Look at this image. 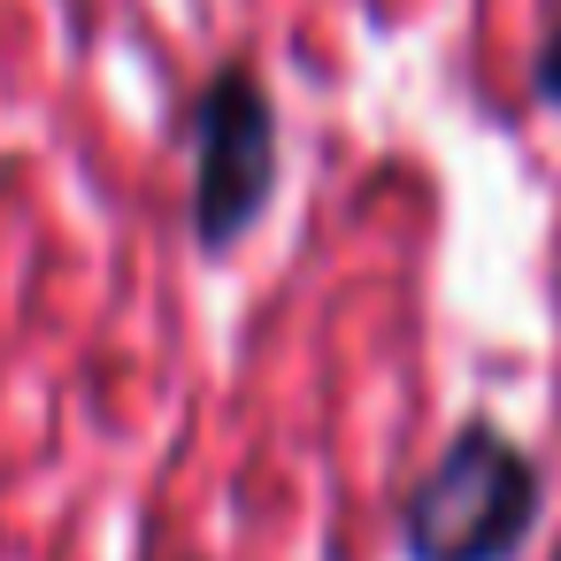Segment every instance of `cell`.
<instances>
[{"mask_svg":"<svg viewBox=\"0 0 561 561\" xmlns=\"http://www.w3.org/2000/svg\"><path fill=\"white\" fill-rule=\"evenodd\" d=\"M538 500H546L538 461L515 438L477 423L408 492V515H400L408 561H515V546L538 523Z\"/></svg>","mask_w":561,"mask_h":561,"instance_id":"obj_1","label":"cell"},{"mask_svg":"<svg viewBox=\"0 0 561 561\" xmlns=\"http://www.w3.org/2000/svg\"><path fill=\"white\" fill-rule=\"evenodd\" d=\"M277 185V108L247 62H224L193 101V239L201 254L239 247Z\"/></svg>","mask_w":561,"mask_h":561,"instance_id":"obj_2","label":"cell"},{"mask_svg":"<svg viewBox=\"0 0 561 561\" xmlns=\"http://www.w3.org/2000/svg\"><path fill=\"white\" fill-rule=\"evenodd\" d=\"M530 85H538L546 108H561V24L546 32V47H538V62H530Z\"/></svg>","mask_w":561,"mask_h":561,"instance_id":"obj_3","label":"cell"}]
</instances>
